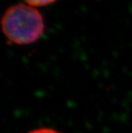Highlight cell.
<instances>
[{"label":"cell","mask_w":132,"mask_h":133,"mask_svg":"<svg viewBox=\"0 0 132 133\" xmlns=\"http://www.w3.org/2000/svg\"><path fill=\"white\" fill-rule=\"evenodd\" d=\"M1 26L8 41L19 46L38 41L45 30L44 19L40 11L24 4L8 8L2 16Z\"/></svg>","instance_id":"1"},{"label":"cell","mask_w":132,"mask_h":133,"mask_svg":"<svg viewBox=\"0 0 132 133\" xmlns=\"http://www.w3.org/2000/svg\"><path fill=\"white\" fill-rule=\"evenodd\" d=\"M27 3V4L33 7H40L46 6V5L51 4L54 3L56 0H24Z\"/></svg>","instance_id":"2"},{"label":"cell","mask_w":132,"mask_h":133,"mask_svg":"<svg viewBox=\"0 0 132 133\" xmlns=\"http://www.w3.org/2000/svg\"><path fill=\"white\" fill-rule=\"evenodd\" d=\"M29 133H61L57 130L52 129V128H38V129H34L30 131Z\"/></svg>","instance_id":"3"}]
</instances>
